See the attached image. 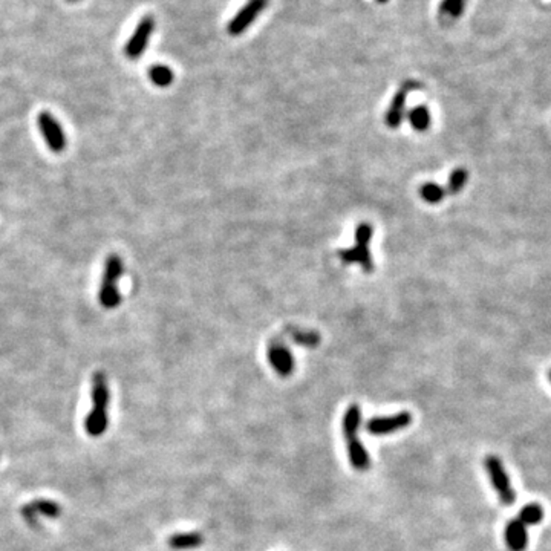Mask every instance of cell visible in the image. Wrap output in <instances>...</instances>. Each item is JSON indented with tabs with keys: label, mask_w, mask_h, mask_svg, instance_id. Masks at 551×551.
Segmentation results:
<instances>
[{
	"label": "cell",
	"mask_w": 551,
	"mask_h": 551,
	"mask_svg": "<svg viewBox=\"0 0 551 551\" xmlns=\"http://www.w3.org/2000/svg\"><path fill=\"white\" fill-rule=\"evenodd\" d=\"M268 0H248V2L240 8L239 13L228 23V34L240 36L250 28L251 23L259 17L261 13L265 10Z\"/></svg>",
	"instance_id": "cell-7"
},
{
	"label": "cell",
	"mask_w": 551,
	"mask_h": 551,
	"mask_svg": "<svg viewBox=\"0 0 551 551\" xmlns=\"http://www.w3.org/2000/svg\"><path fill=\"white\" fill-rule=\"evenodd\" d=\"M518 519L525 527L536 525V524L542 522V519H544V509H542V506H539V504H536V502L527 504V506L522 507L521 511H519Z\"/></svg>",
	"instance_id": "cell-16"
},
{
	"label": "cell",
	"mask_w": 551,
	"mask_h": 551,
	"mask_svg": "<svg viewBox=\"0 0 551 551\" xmlns=\"http://www.w3.org/2000/svg\"><path fill=\"white\" fill-rule=\"evenodd\" d=\"M111 401V392L107 387V378L103 372H95L92 377V410L86 417L84 428L91 437L103 435L109 424L107 406Z\"/></svg>",
	"instance_id": "cell-1"
},
{
	"label": "cell",
	"mask_w": 551,
	"mask_h": 551,
	"mask_svg": "<svg viewBox=\"0 0 551 551\" xmlns=\"http://www.w3.org/2000/svg\"><path fill=\"white\" fill-rule=\"evenodd\" d=\"M267 357L271 368L282 377L291 375L294 372V368H296V360H294L291 351L284 343H281V341H273V343L270 345Z\"/></svg>",
	"instance_id": "cell-9"
},
{
	"label": "cell",
	"mask_w": 551,
	"mask_h": 551,
	"mask_svg": "<svg viewBox=\"0 0 551 551\" xmlns=\"http://www.w3.org/2000/svg\"><path fill=\"white\" fill-rule=\"evenodd\" d=\"M149 77H150L152 83H155L160 88H167L169 84L173 83V79H175L172 69H170L169 66H164V65L152 66L149 71Z\"/></svg>",
	"instance_id": "cell-18"
},
{
	"label": "cell",
	"mask_w": 551,
	"mask_h": 551,
	"mask_svg": "<svg viewBox=\"0 0 551 551\" xmlns=\"http://www.w3.org/2000/svg\"><path fill=\"white\" fill-rule=\"evenodd\" d=\"M548 380H550V383H551V369L548 371Z\"/></svg>",
	"instance_id": "cell-25"
},
{
	"label": "cell",
	"mask_w": 551,
	"mask_h": 551,
	"mask_svg": "<svg viewBox=\"0 0 551 551\" xmlns=\"http://www.w3.org/2000/svg\"><path fill=\"white\" fill-rule=\"evenodd\" d=\"M418 88H420V84L415 83V82H406V83L401 84L400 91L394 95L389 109H387V114H386V124H387V126L392 127V129H397L400 126L403 118H405L406 98L409 95V92H412V91H415Z\"/></svg>",
	"instance_id": "cell-10"
},
{
	"label": "cell",
	"mask_w": 551,
	"mask_h": 551,
	"mask_svg": "<svg viewBox=\"0 0 551 551\" xmlns=\"http://www.w3.org/2000/svg\"><path fill=\"white\" fill-rule=\"evenodd\" d=\"M288 336L294 343L304 348H316L320 343V334H317L316 331H305L299 328H291L288 331Z\"/></svg>",
	"instance_id": "cell-15"
},
{
	"label": "cell",
	"mask_w": 551,
	"mask_h": 551,
	"mask_svg": "<svg viewBox=\"0 0 551 551\" xmlns=\"http://www.w3.org/2000/svg\"><path fill=\"white\" fill-rule=\"evenodd\" d=\"M414 421V417L410 412H398L386 417H372L364 424V429L374 437L391 435L400 430H405Z\"/></svg>",
	"instance_id": "cell-5"
},
{
	"label": "cell",
	"mask_w": 551,
	"mask_h": 551,
	"mask_svg": "<svg viewBox=\"0 0 551 551\" xmlns=\"http://www.w3.org/2000/svg\"><path fill=\"white\" fill-rule=\"evenodd\" d=\"M20 511H22L23 519H25V521H26L31 527H34V529H36V527L38 525V519H37L38 515L33 510V507H31L29 504H26V506H23V507H22Z\"/></svg>",
	"instance_id": "cell-23"
},
{
	"label": "cell",
	"mask_w": 551,
	"mask_h": 551,
	"mask_svg": "<svg viewBox=\"0 0 551 551\" xmlns=\"http://www.w3.org/2000/svg\"><path fill=\"white\" fill-rule=\"evenodd\" d=\"M69 2H79V0H69Z\"/></svg>",
	"instance_id": "cell-26"
},
{
	"label": "cell",
	"mask_w": 551,
	"mask_h": 551,
	"mask_svg": "<svg viewBox=\"0 0 551 551\" xmlns=\"http://www.w3.org/2000/svg\"><path fill=\"white\" fill-rule=\"evenodd\" d=\"M124 273L123 261L118 254H109L104 263V273L100 286L98 299L106 309H114L120 305L121 296L118 291V279Z\"/></svg>",
	"instance_id": "cell-2"
},
{
	"label": "cell",
	"mask_w": 551,
	"mask_h": 551,
	"mask_svg": "<svg viewBox=\"0 0 551 551\" xmlns=\"http://www.w3.org/2000/svg\"><path fill=\"white\" fill-rule=\"evenodd\" d=\"M377 2H378V3H387V2H389V0H377Z\"/></svg>",
	"instance_id": "cell-24"
},
{
	"label": "cell",
	"mask_w": 551,
	"mask_h": 551,
	"mask_svg": "<svg viewBox=\"0 0 551 551\" xmlns=\"http://www.w3.org/2000/svg\"><path fill=\"white\" fill-rule=\"evenodd\" d=\"M346 450H348V460L349 464L352 465V469L357 472H366L371 467V455L368 449L364 447L363 442L359 437L346 440Z\"/></svg>",
	"instance_id": "cell-12"
},
{
	"label": "cell",
	"mask_w": 551,
	"mask_h": 551,
	"mask_svg": "<svg viewBox=\"0 0 551 551\" xmlns=\"http://www.w3.org/2000/svg\"><path fill=\"white\" fill-rule=\"evenodd\" d=\"M484 467L501 504H504V506H511V504H515L516 492L513 490V487H511L509 473L506 467H504V464L499 458L496 455H488L484 461Z\"/></svg>",
	"instance_id": "cell-4"
},
{
	"label": "cell",
	"mask_w": 551,
	"mask_h": 551,
	"mask_svg": "<svg viewBox=\"0 0 551 551\" xmlns=\"http://www.w3.org/2000/svg\"><path fill=\"white\" fill-rule=\"evenodd\" d=\"M29 506L33 507V510L37 515H42L46 518H51V519H56L61 515V507L57 502L49 501V499H36L31 502Z\"/></svg>",
	"instance_id": "cell-19"
},
{
	"label": "cell",
	"mask_w": 551,
	"mask_h": 551,
	"mask_svg": "<svg viewBox=\"0 0 551 551\" xmlns=\"http://www.w3.org/2000/svg\"><path fill=\"white\" fill-rule=\"evenodd\" d=\"M421 198L429 204H438L446 196V189L437 183H428L421 187Z\"/></svg>",
	"instance_id": "cell-21"
},
{
	"label": "cell",
	"mask_w": 551,
	"mask_h": 551,
	"mask_svg": "<svg viewBox=\"0 0 551 551\" xmlns=\"http://www.w3.org/2000/svg\"><path fill=\"white\" fill-rule=\"evenodd\" d=\"M504 539H506L510 551H525V548L529 547V531L519 519H513L507 524Z\"/></svg>",
	"instance_id": "cell-11"
},
{
	"label": "cell",
	"mask_w": 551,
	"mask_h": 551,
	"mask_svg": "<svg viewBox=\"0 0 551 551\" xmlns=\"http://www.w3.org/2000/svg\"><path fill=\"white\" fill-rule=\"evenodd\" d=\"M469 181V172L465 169L460 167V169H455L452 173L449 176V183H447V190L450 195H456V193H460L464 187L465 184Z\"/></svg>",
	"instance_id": "cell-20"
},
{
	"label": "cell",
	"mask_w": 551,
	"mask_h": 551,
	"mask_svg": "<svg viewBox=\"0 0 551 551\" xmlns=\"http://www.w3.org/2000/svg\"><path fill=\"white\" fill-rule=\"evenodd\" d=\"M430 112L426 106H417L409 112V121L415 130H428L430 127Z\"/></svg>",
	"instance_id": "cell-17"
},
{
	"label": "cell",
	"mask_w": 551,
	"mask_h": 551,
	"mask_svg": "<svg viewBox=\"0 0 551 551\" xmlns=\"http://www.w3.org/2000/svg\"><path fill=\"white\" fill-rule=\"evenodd\" d=\"M204 536L199 531H189V533H176L173 536H170L167 544L172 550H193L199 548L204 544Z\"/></svg>",
	"instance_id": "cell-14"
},
{
	"label": "cell",
	"mask_w": 551,
	"mask_h": 551,
	"mask_svg": "<svg viewBox=\"0 0 551 551\" xmlns=\"http://www.w3.org/2000/svg\"><path fill=\"white\" fill-rule=\"evenodd\" d=\"M362 417H363L362 409L357 403H352V405L345 410L343 420H341V433H343L345 440H351L359 435L363 420Z\"/></svg>",
	"instance_id": "cell-13"
},
{
	"label": "cell",
	"mask_w": 551,
	"mask_h": 551,
	"mask_svg": "<svg viewBox=\"0 0 551 551\" xmlns=\"http://www.w3.org/2000/svg\"><path fill=\"white\" fill-rule=\"evenodd\" d=\"M372 233H374V230H372L369 224H360L355 230V245L349 248V250H340V259L345 263H359L364 273H372L374 271V262H372L369 251Z\"/></svg>",
	"instance_id": "cell-3"
},
{
	"label": "cell",
	"mask_w": 551,
	"mask_h": 551,
	"mask_svg": "<svg viewBox=\"0 0 551 551\" xmlns=\"http://www.w3.org/2000/svg\"><path fill=\"white\" fill-rule=\"evenodd\" d=\"M465 3H467V0H442L440 11L444 15H449V17L458 19L463 15Z\"/></svg>",
	"instance_id": "cell-22"
},
{
	"label": "cell",
	"mask_w": 551,
	"mask_h": 551,
	"mask_svg": "<svg viewBox=\"0 0 551 551\" xmlns=\"http://www.w3.org/2000/svg\"><path fill=\"white\" fill-rule=\"evenodd\" d=\"M155 29V20L152 15H146L139 20L134 34L129 38V42L124 48V52L129 59H138L146 51V46L149 45L152 33Z\"/></svg>",
	"instance_id": "cell-8"
},
{
	"label": "cell",
	"mask_w": 551,
	"mask_h": 551,
	"mask_svg": "<svg viewBox=\"0 0 551 551\" xmlns=\"http://www.w3.org/2000/svg\"><path fill=\"white\" fill-rule=\"evenodd\" d=\"M37 123L49 149L56 153L63 152L66 147V135L56 116L51 115L49 112H42L38 115Z\"/></svg>",
	"instance_id": "cell-6"
}]
</instances>
